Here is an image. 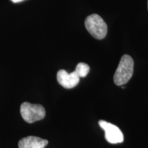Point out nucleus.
Here are the masks:
<instances>
[{
	"instance_id": "obj_8",
	"label": "nucleus",
	"mask_w": 148,
	"mask_h": 148,
	"mask_svg": "<svg viewBox=\"0 0 148 148\" xmlns=\"http://www.w3.org/2000/svg\"><path fill=\"white\" fill-rule=\"evenodd\" d=\"M11 1H12L13 3H19L24 1V0H11Z\"/></svg>"
},
{
	"instance_id": "obj_1",
	"label": "nucleus",
	"mask_w": 148,
	"mask_h": 148,
	"mask_svg": "<svg viewBox=\"0 0 148 148\" xmlns=\"http://www.w3.org/2000/svg\"><path fill=\"white\" fill-rule=\"evenodd\" d=\"M133 72L134 60L130 56L123 55L114 75V82L117 86L126 84L132 77Z\"/></svg>"
},
{
	"instance_id": "obj_4",
	"label": "nucleus",
	"mask_w": 148,
	"mask_h": 148,
	"mask_svg": "<svg viewBox=\"0 0 148 148\" xmlns=\"http://www.w3.org/2000/svg\"><path fill=\"white\" fill-rule=\"evenodd\" d=\"M99 125L105 132V138L112 144L121 143L124 140L121 130L116 125L103 120L99 121Z\"/></svg>"
},
{
	"instance_id": "obj_2",
	"label": "nucleus",
	"mask_w": 148,
	"mask_h": 148,
	"mask_svg": "<svg viewBox=\"0 0 148 148\" xmlns=\"http://www.w3.org/2000/svg\"><path fill=\"white\" fill-rule=\"evenodd\" d=\"M85 26L88 32L97 39H103L107 34V25L100 16L92 14L85 20Z\"/></svg>"
},
{
	"instance_id": "obj_3",
	"label": "nucleus",
	"mask_w": 148,
	"mask_h": 148,
	"mask_svg": "<svg viewBox=\"0 0 148 148\" xmlns=\"http://www.w3.org/2000/svg\"><path fill=\"white\" fill-rule=\"evenodd\" d=\"M20 112L25 121L29 123L39 121L45 116V110L40 104H32L29 102L21 103Z\"/></svg>"
},
{
	"instance_id": "obj_5",
	"label": "nucleus",
	"mask_w": 148,
	"mask_h": 148,
	"mask_svg": "<svg viewBox=\"0 0 148 148\" xmlns=\"http://www.w3.org/2000/svg\"><path fill=\"white\" fill-rule=\"evenodd\" d=\"M57 80L64 88H72L78 84L79 77L75 71L69 73L65 70L61 69L57 73Z\"/></svg>"
},
{
	"instance_id": "obj_6",
	"label": "nucleus",
	"mask_w": 148,
	"mask_h": 148,
	"mask_svg": "<svg viewBox=\"0 0 148 148\" xmlns=\"http://www.w3.org/2000/svg\"><path fill=\"white\" fill-rule=\"evenodd\" d=\"M48 140L34 136H29L18 141V148H45Z\"/></svg>"
},
{
	"instance_id": "obj_7",
	"label": "nucleus",
	"mask_w": 148,
	"mask_h": 148,
	"mask_svg": "<svg viewBox=\"0 0 148 148\" xmlns=\"http://www.w3.org/2000/svg\"><path fill=\"white\" fill-rule=\"evenodd\" d=\"M90 67L87 64L84 62H79L77 64L75 71L76 72L79 77H84L89 73Z\"/></svg>"
}]
</instances>
